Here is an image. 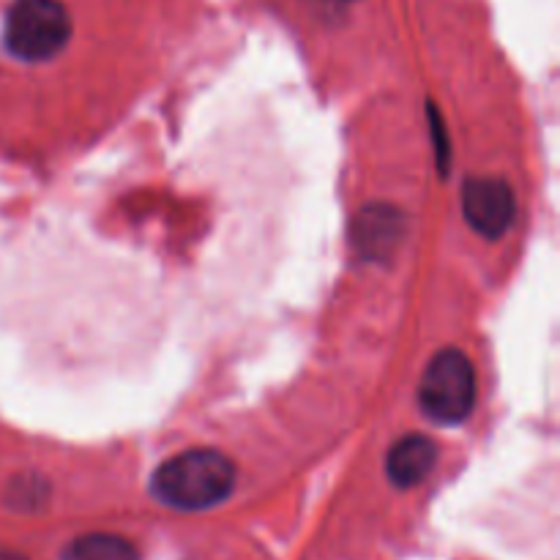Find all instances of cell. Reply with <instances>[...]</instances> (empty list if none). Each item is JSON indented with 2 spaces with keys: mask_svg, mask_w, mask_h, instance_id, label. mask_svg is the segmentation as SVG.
<instances>
[{
  "mask_svg": "<svg viewBox=\"0 0 560 560\" xmlns=\"http://www.w3.org/2000/svg\"><path fill=\"white\" fill-rule=\"evenodd\" d=\"M405 235L402 211L392 206H370L359 213L353 241L366 260H386L397 252Z\"/></svg>",
  "mask_w": 560,
  "mask_h": 560,
  "instance_id": "obj_5",
  "label": "cell"
},
{
  "mask_svg": "<svg viewBox=\"0 0 560 560\" xmlns=\"http://www.w3.org/2000/svg\"><path fill=\"white\" fill-rule=\"evenodd\" d=\"M0 560H25V558H20V556H0Z\"/></svg>",
  "mask_w": 560,
  "mask_h": 560,
  "instance_id": "obj_8",
  "label": "cell"
},
{
  "mask_svg": "<svg viewBox=\"0 0 560 560\" xmlns=\"http://www.w3.org/2000/svg\"><path fill=\"white\" fill-rule=\"evenodd\" d=\"M419 405L427 419L457 427L476 408V366L463 350L446 348L427 364L419 383Z\"/></svg>",
  "mask_w": 560,
  "mask_h": 560,
  "instance_id": "obj_2",
  "label": "cell"
},
{
  "mask_svg": "<svg viewBox=\"0 0 560 560\" xmlns=\"http://www.w3.org/2000/svg\"><path fill=\"white\" fill-rule=\"evenodd\" d=\"M63 560H140L137 547L115 534H88L66 547Z\"/></svg>",
  "mask_w": 560,
  "mask_h": 560,
  "instance_id": "obj_7",
  "label": "cell"
},
{
  "mask_svg": "<svg viewBox=\"0 0 560 560\" xmlns=\"http://www.w3.org/2000/svg\"><path fill=\"white\" fill-rule=\"evenodd\" d=\"M463 213L465 222L479 235L490 241L501 238L514 224V213H517L512 186L492 175L468 178L463 184Z\"/></svg>",
  "mask_w": 560,
  "mask_h": 560,
  "instance_id": "obj_4",
  "label": "cell"
},
{
  "mask_svg": "<svg viewBox=\"0 0 560 560\" xmlns=\"http://www.w3.org/2000/svg\"><path fill=\"white\" fill-rule=\"evenodd\" d=\"M69 38L71 16L60 0H16L5 14V49L25 63L55 58Z\"/></svg>",
  "mask_w": 560,
  "mask_h": 560,
  "instance_id": "obj_3",
  "label": "cell"
},
{
  "mask_svg": "<svg viewBox=\"0 0 560 560\" xmlns=\"http://www.w3.org/2000/svg\"><path fill=\"white\" fill-rule=\"evenodd\" d=\"M235 490V465L217 448H189L156 468L151 492L159 503L178 512H206Z\"/></svg>",
  "mask_w": 560,
  "mask_h": 560,
  "instance_id": "obj_1",
  "label": "cell"
},
{
  "mask_svg": "<svg viewBox=\"0 0 560 560\" xmlns=\"http://www.w3.org/2000/svg\"><path fill=\"white\" fill-rule=\"evenodd\" d=\"M438 463V446L427 435H405L386 457V474L402 490L419 487Z\"/></svg>",
  "mask_w": 560,
  "mask_h": 560,
  "instance_id": "obj_6",
  "label": "cell"
}]
</instances>
